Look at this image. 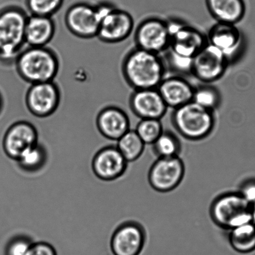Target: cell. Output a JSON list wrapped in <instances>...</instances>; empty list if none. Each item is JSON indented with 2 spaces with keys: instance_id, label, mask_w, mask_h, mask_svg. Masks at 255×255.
<instances>
[{
  "instance_id": "obj_11",
  "label": "cell",
  "mask_w": 255,
  "mask_h": 255,
  "mask_svg": "<svg viewBox=\"0 0 255 255\" xmlns=\"http://www.w3.org/2000/svg\"><path fill=\"white\" fill-rule=\"evenodd\" d=\"M228 61L217 47L208 43L193 59L192 76L203 84H213L226 74Z\"/></svg>"
},
{
  "instance_id": "obj_21",
  "label": "cell",
  "mask_w": 255,
  "mask_h": 255,
  "mask_svg": "<svg viewBox=\"0 0 255 255\" xmlns=\"http://www.w3.org/2000/svg\"><path fill=\"white\" fill-rule=\"evenodd\" d=\"M206 6L217 22L237 24L246 14L244 0H206Z\"/></svg>"
},
{
  "instance_id": "obj_30",
  "label": "cell",
  "mask_w": 255,
  "mask_h": 255,
  "mask_svg": "<svg viewBox=\"0 0 255 255\" xmlns=\"http://www.w3.org/2000/svg\"><path fill=\"white\" fill-rule=\"evenodd\" d=\"M33 242L26 236H18L13 237L7 244L5 248V255H27Z\"/></svg>"
},
{
  "instance_id": "obj_23",
  "label": "cell",
  "mask_w": 255,
  "mask_h": 255,
  "mask_svg": "<svg viewBox=\"0 0 255 255\" xmlns=\"http://www.w3.org/2000/svg\"><path fill=\"white\" fill-rule=\"evenodd\" d=\"M144 142L135 129H130L117 141V149L128 162L136 161L143 154Z\"/></svg>"
},
{
  "instance_id": "obj_16",
  "label": "cell",
  "mask_w": 255,
  "mask_h": 255,
  "mask_svg": "<svg viewBox=\"0 0 255 255\" xmlns=\"http://www.w3.org/2000/svg\"><path fill=\"white\" fill-rule=\"evenodd\" d=\"M128 162L122 156L116 146H108L94 155L92 169L95 176L104 181L120 178L126 172Z\"/></svg>"
},
{
  "instance_id": "obj_14",
  "label": "cell",
  "mask_w": 255,
  "mask_h": 255,
  "mask_svg": "<svg viewBox=\"0 0 255 255\" xmlns=\"http://www.w3.org/2000/svg\"><path fill=\"white\" fill-rule=\"evenodd\" d=\"M146 241L143 227L137 222H127L114 231L110 247L113 255H140Z\"/></svg>"
},
{
  "instance_id": "obj_19",
  "label": "cell",
  "mask_w": 255,
  "mask_h": 255,
  "mask_svg": "<svg viewBox=\"0 0 255 255\" xmlns=\"http://www.w3.org/2000/svg\"><path fill=\"white\" fill-rule=\"evenodd\" d=\"M207 44L206 35L186 22L171 37L169 48L181 56L194 58Z\"/></svg>"
},
{
  "instance_id": "obj_18",
  "label": "cell",
  "mask_w": 255,
  "mask_h": 255,
  "mask_svg": "<svg viewBox=\"0 0 255 255\" xmlns=\"http://www.w3.org/2000/svg\"><path fill=\"white\" fill-rule=\"evenodd\" d=\"M195 87L184 77H165L157 89L168 108L175 109L192 101Z\"/></svg>"
},
{
  "instance_id": "obj_1",
  "label": "cell",
  "mask_w": 255,
  "mask_h": 255,
  "mask_svg": "<svg viewBox=\"0 0 255 255\" xmlns=\"http://www.w3.org/2000/svg\"><path fill=\"white\" fill-rule=\"evenodd\" d=\"M121 69L125 81L134 91L157 89L167 72L162 55L137 47L124 57Z\"/></svg>"
},
{
  "instance_id": "obj_17",
  "label": "cell",
  "mask_w": 255,
  "mask_h": 255,
  "mask_svg": "<svg viewBox=\"0 0 255 255\" xmlns=\"http://www.w3.org/2000/svg\"><path fill=\"white\" fill-rule=\"evenodd\" d=\"M96 127L106 138L117 141L130 129L128 116L118 107L110 106L101 110L96 117Z\"/></svg>"
},
{
  "instance_id": "obj_9",
  "label": "cell",
  "mask_w": 255,
  "mask_h": 255,
  "mask_svg": "<svg viewBox=\"0 0 255 255\" xmlns=\"http://www.w3.org/2000/svg\"><path fill=\"white\" fill-rule=\"evenodd\" d=\"M64 21L66 29L77 38L91 39L97 37L100 16L96 5L76 2L66 10Z\"/></svg>"
},
{
  "instance_id": "obj_13",
  "label": "cell",
  "mask_w": 255,
  "mask_h": 255,
  "mask_svg": "<svg viewBox=\"0 0 255 255\" xmlns=\"http://www.w3.org/2000/svg\"><path fill=\"white\" fill-rule=\"evenodd\" d=\"M38 142V132L33 124L25 121L15 122L6 129L2 148L9 158L16 161L22 152Z\"/></svg>"
},
{
  "instance_id": "obj_31",
  "label": "cell",
  "mask_w": 255,
  "mask_h": 255,
  "mask_svg": "<svg viewBox=\"0 0 255 255\" xmlns=\"http://www.w3.org/2000/svg\"><path fill=\"white\" fill-rule=\"evenodd\" d=\"M27 255H57V254L52 245L46 242H37L32 243Z\"/></svg>"
},
{
  "instance_id": "obj_28",
  "label": "cell",
  "mask_w": 255,
  "mask_h": 255,
  "mask_svg": "<svg viewBox=\"0 0 255 255\" xmlns=\"http://www.w3.org/2000/svg\"><path fill=\"white\" fill-rule=\"evenodd\" d=\"M135 131L145 144L152 145L164 130L161 120L141 119Z\"/></svg>"
},
{
  "instance_id": "obj_2",
  "label": "cell",
  "mask_w": 255,
  "mask_h": 255,
  "mask_svg": "<svg viewBox=\"0 0 255 255\" xmlns=\"http://www.w3.org/2000/svg\"><path fill=\"white\" fill-rule=\"evenodd\" d=\"M14 66L18 76L30 85L54 81L59 73L58 55L47 46H27L15 60Z\"/></svg>"
},
{
  "instance_id": "obj_6",
  "label": "cell",
  "mask_w": 255,
  "mask_h": 255,
  "mask_svg": "<svg viewBox=\"0 0 255 255\" xmlns=\"http://www.w3.org/2000/svg\"><path fill=\"white\" fill-rule=\"evenodd\" d=\"M100 16L97 37L106 44L119 43L128 38L134 29L133 17L126 10L109 2L96 4Z\"/></svg>"
},
{
  "instance_id": "obj_5",
  "label": "cell",
  "mask_w": 255,
  "mask_h": 255,
  "mask_svg": "<svg viewBox=\"0 0 255 255\" xmlns=\"http://www.w3.org/2000/svg\"><path fill=\"white\" fill-rule=\"evenodd\" d=\"M252 204L239 192L221 194L212 202L210 214L212 221L222 229L230 230L252 222Z\"/></svg>"
},
{
  "instance_id": "obj_33",
  "label": "cell",
  "mask_w": 255,
  "mask_h": 255,
  "mask_svg": "<svg viewBox=\"0 0 255 255\" xmlns=\"http://www.w3.org/2000/svg\"><path fill=\"white\" fill-rule=\"evenodd\" d=\"M5 108V100L3 93L0 89V117L1 116L2 113H3L4 110Z\"/></svg>"
},
{
  "instance_id": "obj_27",
  "label": "cell",
  "mask_w": 255,
  "mask_h": 255,
  "mask_svg": "<svg viewBox=\"0 0 255 255\" xmlns=\"http://www.w3.org/2000/svg\"><path fill=\"white\" fill-rule=\"evenodd\" d=\"M163 54L164 56L162 57H163L167 71V69H170V71L176 74V76L182 77L186 75L192 76L194 58L181 56L172 51L169 48Z\"/></svg>"
},
{
  "instance_id": "obj_22",
  "label": "cell",
  "mask_w": 255,
  "mask_h": 255,
  "mask_svg": "<svg viewBox=\"0 0 255 255\" xmlns=\"http://www.w3.org/2000/svg\"><path fill=\"white\" fill-rule=\"evenodd\" d=\"M229 242L237 253H252L255 251V224L250 222L230 230Z\"/></svg>"
},
{
  "instance_id": "obj_20",
  "label": "cell",
  "mask_w": 255,
  "mask_h": 255,
  "mask_svg": "<svg viewBox=\"0 0 255 255\" xmlns=\"http://www.w3.org/2000/svg\"><path fill=\"white\" fill-rule=\"evenodd\" d=\"M56 24L52 17L29 15L25 26L27 46L44 47L53 39Z\"/></svg>"
},
{
  "instance_id": "obj_4",
  "label": "cell",
  "mask_w": 255,
  "mask_h": 255,
  "mask_svg": "<svg viewBox=\"0 0 255 255\" xmlns=\"http://www.w3.org/2000/svg\"><path fill=\"white\" fill-rule=\"evenodd\" d=\"M171 121L175 129L184 138L199 141L212 133L216 121L214 112L192 101L174 109Z\"/></svg>"
},
{
  "instance_id": "obj_3",
  "label": "cell",
  "mask_w": 255,
  "mask_h": 255,
  "mask_svg": "<svg viewBox=\"0 0 255 255\" xmlns=\"http://www.w3.org/2000/svg\"><path fill=\"white\" fill-rule=\"evenodd\" d=\"M29 14L21 7L9 5L0 9V65H14L24 48L25 26Z\"/></svg>"
},
{
  "instance_id": "obj_29",
  "label": "cell",
  "mask_w": 255,
  "mask_h": 255,
  "mask_svg": "<svg viewBox=\"0 0 255 255\" xmlns=\"http://www.w3.org/2000/svg\"><path fill=\"white\" fill-rule=\"evenodd\" d=\"M64 0H25L29 15L52 17L61 8Z\"/></svg>"
},
{
  "instance_id": "obj_12",
  "label": "cell",
  "mask_w": 255,
  "mask_h": 255,
  "mask_svg": "<svg viewBox=\"0 0 255 255\" xmlns=\"http://www.w3.org/2000/svg\"><path fill=\"white\" fill-rule=\"evenodd\" d=\"M137 47L162 55L169 49L171 38L166 20L149 17L137 26L134 33Z\"/></svg>"
},
{
  "instance_id": "obj_8",
  "label": "cell",
  "mask_w": 255,
  "mask_h": 255,
  "mask_svg": "<svg viewBox=\"0 0 255 255\" xmlns=\"http://www.w3.org/2000/svg\"><path fill=\"white\" fill-rule=\"evenodd\" d=\"M206 36L207 42L223 53L230 66L241 59L246 49V38L236 24L217 22Z\"/></svg>"
},
{
  "instance_id": "obj_7",
  "label": "cell",
  "mask_w": 255,
  "mask_h": 255,
  "mask_svg": "<svg viewBox=\"0 0 255 255\" xmlns=\"http://www.w3.org/2000/svg\"><path fill=\"white\" fill-rule=\"evenodd\" d=\"M25 106L32 116L39 119L51 117L58 109L61 91L54 81L30 85L25 95Z\"/></svg>"
},
{
  "instance_id": "obj_26",
  "label": "cell",
  "mask_w": 255,
  "mask_h": 255,
  "mask_svg": "<svg viewBox=\"0 0 255 255\" xmlns=\"http://www.w3.org/2000/svg\"><path fill=\"white\" fill-rule=\"evenodd\" d=\"M155 154L158 157L179 156L181 152V142L173 132L164 131L152 144Z\"/></svg>"
},
{
  "instance_id": "obj_25",
  "label": "cell",
  "mask_w": 255,
  "mask_h": 255,
  "mask_svg": "<svg viewBox=\"0 0 255 255\" xmlns=\"http://www.w3.org/2000/svg\"><path fill=\"white\" fill-rule=\"evenodd\" d=\"M192 102L204 109L212 112L221 106V94L216 87L211 84H203L195 87Z\"/></svg>"
},
{
  "instance_id": "obj_32",
  "label": "cell",
  "mask_w": 255,
  "mask_h": 255,
  "mask_svg": "<svg viewBox=\"0 0 255 255\" xmlns=\"http://www.w3.org/2000/svg\"><path fill=\"white\" fill-rule=\"evenodd\" d=\"M250 204L255 202V179H249L242 182L238 191Z\"/></svg>"
},
{
  "instance_id": "obj_10",
  "label": "cell",
  "mask_w": 255,
  "mask_h": 255,
  "mask_svg": "<svg viewBox=\"0 0 255 255\" xmlns=\"http://www.w3.org/2000/svg\"><path fill=\"white\" fill-rule=\"evenodd\" d=\"M185 172L184 162L179 156L158 157L149 171L150 186L161 193L171 192L181 184Z\"/></svg>"
},
{
  "instance_id": "obj_24",
  "label": "cell",
  "mask_w": 255,
  "mask_h": 255,
  "mask_svg": "<svg viewBox=\"0 0 255 255\" xmlns=\"http://www.w3.org/2000/svg\"><path fill=\"white\" fill-rule=\"evenodd\" d=\"M46 160V150L43 146L37 142L22 152L16 161L22 171L35 172L44 166Z\"/></svg>"
},
{
  "instance_id": "obj_34",
  "label": "cell",
  "mask_w": 255,
  "mask_h": 255,
  "mask_svg": "<svg viewBox=\"0 0 255 255\" xmlns=\"http://www.w3.org/2000/svg\"><path fill=\"white\" fill-rule=\"evenodd\" d=\"M251 212L252 222L255 224V202L252 204L251 206Z\"/></svg>"
},
{
  "instance_id": "obj_15",
  "label": "cell",
  "mask_w": 255,
  "mask_h": 255,
  "mask_svg": "<svg viewBox=\"0 0 255 255\" xmlns=\"http://www.w3.org/2000/svg\"><path fill=\"white\" fill-rule=\"evenodd\" d=\"M129 107L132 113L140 119L161 121L169 109L157 89L134 91L130 97Z\"/></svg>"
}]
</instances>
